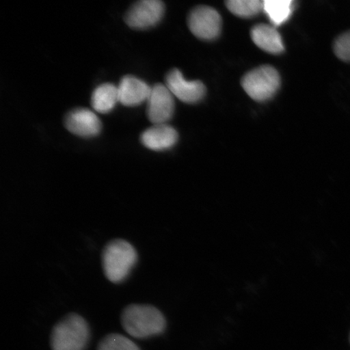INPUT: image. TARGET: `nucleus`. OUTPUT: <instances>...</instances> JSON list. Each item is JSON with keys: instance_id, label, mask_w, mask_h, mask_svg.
Wrapping results in <instances>:
<instances>
[{"instance_id": "1", "label": "nucleus", "mask_w": 350, "mask_h": 350, "mask_svg": "<svg viewBox=\"0 0 350 350\" xmlns=\"http://www.w3.org/2000/svg\"><path fill=\"white\" fill-rule=\"evenodd\" d=\"M121 325L124 331L137 339L163 334L166 328L164 314L152 305L131 304L122 310Z\"/></svg>"}, {"instance_id": "2", "label": "nucleus", "mask_w": 350, "mask_h": 350, "mask_svg": "<svg viewBox=\"0 0 350 350\" xmlns=\"http://www.w3.org/2000/svg\"><path fill=\"white\" fill-rule=\"evenodd\" d=\"M138 254L124 239H113L105 246L102 264L105 275L113 284L124 282L137 264Z\"/></svg>"}, {"instance_id": "3", "label": "nucleus", "mask_w": 350, "mask_h": 350, "mask_svg": "<svg viewBox=\"0 0 350 350\" xmlns=\"http://www.w3.org/2000/svg\"><path fill=\"white\" fill-rule=\"evenodd\" d=\"M90 338V327L85 319L77 313H70L52 329L51 348L52 350H85Z\"/></svg>"}, {"instance_id": "4", "label": "nucleus", "mask_w": 350, "mask_h": 350, "mask_svg": "<svg viewBox=\"0 0 350 350\" xmlns=\"http://www.w3.org/2000/svg\"><path fill=\"white\" fill-rule=\"evenodd\" d=\"M241 84L249 97L256 102H265L278 93L281 86V77L272 66L264 65L247 72Z\"/></svg>"}, {"instance_id": "5", "label": "nucleus", "mask_w": 350, "mask_h": 350, "mask_svg": "<svg viewBox=\"0 0 350 350\" xmlns=\"http://www.w3.org/2000/svg\"><path fill=\"white\" fill-rule=\"evenodd\" d=\"M187 24L196 38L206 41L214 40L221 33V17L211 7L199 6L190 12Z\"/></svg>"}, {"instance_id": "6", "label": "nucleus", "mask_w": 350, "mask_h": 350, "mask_svg": "<svg viewBox=\"0 0 350 350\" xmlns=\"http://www.w3.org/2000/svg\"><path fill=\"white\" fill-rule=\"evenodd\" d=\"M164 13L165 4L160 0H142L129 8L124 20L130 28L147 29L159 24Z\"/></svg>"}, {"instance_id": "7", "label": "nucleus", "mask_w": 350, "mask_h": 350, "mask_svg": "<svg viewBox=\"0 0 350 350\" xmlns=\"http://www.w3.org/2000/svg\"><path fill=\"white\" fill-rule=\"evenodd\" d=\"M167 87L157 84L151 88L147 100V116L153 125L166 124L173 117L174 98Z\"/></svg>"}, {"instance_id": "8", "label": "nucleus", "mask_w": 350, "mask_h": 350, "mask_svg": "<svg viewBox=\"0 0 350 350\" xmlns=\"http://www.w3.org/2000/svg\"><path fill=\"white\" fill-rule=\"evenodd\" d=\"M165 85L174 97L187 104H194L202 100L206 88L200 81H188L177 68L170 70L165 77Z\"/></svg>"}, {"instance_id": "9", "label": "nucleus", "mask_w": 350, "mask_h": 350, "mask_svg": "<svg viewBox=\"0 0 350 350\" xmlns=\"http://www.w3.org/2000/svg\"><path fill=\"white\" fill-rule=\"evenodd\" d=\"M64 125L70 133L81 137H94L102 131V122L94 111L77 108L65 117Z\"/></svg>"}, {"instance_id": "10", "label": "nucleus", "mask_w": 350, "mask_h": 350, "mask_svg": "<svg viewBox=\"0 0 350 350\" xmlns=\"http://www.w3.org/2000/svg\"><path fill=\"white\" fill-rule=\"evenodd\" d=\"M151 88L146 82L133 76H125L118 86L119 103L125 107H137L147 102Z\"/></svg>"}, {"instance_id": "11", "label": "nucleus", "mask_w": 350, "mask_h": 350, "mask_svg": "<svg viewBox=\"0 0 350 350\" xmlns=\"http://www.w3.org/2000/svg\"><path fill=\"white\" fill-rule=\"evenodd\" d=\"M178 139L177 131L166 124L153 125L141 135L143 146L153 151L170 150L177 143Z\"/></svg>"}, {"instance_id": "12", "label": "nucleus", "mask_w": 350, "mask_h": 350, "mask_svg": "<svg viewBox=\"0 0 350 350\" xmlns=\"http://www.w3.org/2000/svg\"><path fill=\"white\" fill-rule=\"evenodd\" d=\"M254 43L261 50L273 55H279L284 51L281 34L274 26L259 24L254 26L251 31Z\"/></svg>"}, {"instance_id": "13", "label": "nucleus", "mask_w": 350, "mask_h": 350, "mask_svg": "<svg viewBox=\"0 0 350 350\" xmlns=\"http://www.w3.org/2000/svg\"><path fill=\"white\" fill-rule=\"evenodd\" d=\"M119 103L118 87L113 84H103L94 90L91 97L92 107L100 113H107Z\"/></svg>"}, {"instance_id": "14", "label": "nucleus", "mask_w": 350, "mask_h": 350, "mask_svg": "<svg viewBox=\"0 0 350 350\" xmlns=\"http://www.w3.org/2000/svg\"><path fill=\"white\" fill-rule=\"evenodd\" d=\"M294 3L291 0H265L264 12L273 25L280 26L291 18Z\"/></svg>"}, {"instance_id": "15", "label": "nucleus", "mask_w": 350, "mask_h": 350, "mask_svg": "<svg viewBox=\"0 0 350 350\" xmlns=\"http://www.w3.org/2000/svg\"><path fill=\"white\" fill-rule=\"evenodd\" d=\"M226 5L233 14L242 18H251L264 11V1L260 0H229Z\"/></svg>"}, {"instance_id": "16", "label": "nucleus", "mask_w": 350, "mask_h": 350, "mask_svg": "<svg viewBox=\"0 0 350 350\" xmlns=\"http://www.w3.org/2000/svg\"><path fill=\"white\" fill-rule=\"evenodd\" d=\"M97 350H142L133 340L119 334H108L100 340Z\"/></svg>"}, {"instance_id": "17", "label": "nucleus", "mask_w": 350, "mask_h": 350, "mask_svg": "<svg viewBox=\"0 0 350 350\" xmlns=\"http://www.w3.org/2000/svg\"><path fill=\"white\" fill-rule=\"evenodd\" d=\"M334 51L336 57L344 62L350 63V30L340 34L334 44Z\"/></svg>"}, {"instance_id": "18", "label": "nucleus", "mask_w": 350, "mask_h": 350, "mask_svg": "<svg viewBox=\"0 0 350 350\" xmlns=\"http://www.w3.org/2000/svg\"><path fill=\"white\" fill-rule=\"evenodd\" d=\"M349 341H350V335H349Z\"/></svg>"}]
</instances>
